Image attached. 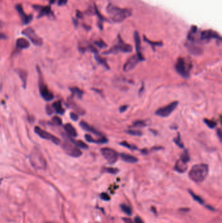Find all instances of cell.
<instances>
[{
	"instance_id": "cell-20",
	"label": "cell",
	"mask_w": 222,
	"mask_h": 223,
	"mask_svg": "<svg viewBox=\"0 0 222 223\" xmlns=\"http://www.w3.org/2000/svg\"><path fill=\"white\" fill-rule=\"evenodd\" d=\"M187 163L181 161L180 159L177 161L175 166V170L179 173L185 172L187 170Z\"/></svg>"
},
{
	"instance_id": "cell-22",
	"label": "cell",
	"mask_w": 222,
	"mask_h": 223,
	"mask_svg": "<svg viewBox=\"0 0 222 223\" xmlns=\"http://www.w3.org/2000/svg\"><path fill=\"white\" fill-rule=\"evenodd\" d=\"M30 42L24 38H19L16 40V46L20 49H26L30 47Z\"/></svg>"
},
{
	"instance_id": "cell-12",
	"label": "cell",
	"mask_w": 222,
	"mask_h": 223,
	"mask_svg": "<svg viewBox=\"0 0 222 223\" xmlns=\"http://www.w3.org/2000/svg\"><path fill=\"white\" fill-rule=\"evenodd\" d=\"M213 39L221 40L220 35L214 30H204L201 32L200 39L201 40H209Z\"/></svg>"
},
{
	"instance_id": "cell-29",
	"label": "cell",
	"mask_w": 222,
	"mask_h": 223,
	"mask_svg": "<svg viewBox=\"0 0 222 223\" xmlns=\"http://www.w3.org/2000/svg\"><path fill=\"white\" fill-rule=\"evenodd\" d=\"M127 134L132 135V136H135V137H141L142 136L143 133L141 131H139V130H134V129H130V130H127V131H125Z\"/></svg>"
},
{
	"instance_id": "cell-3",
	"label": "cell",
	"mask_w": 222,
	"mask_h": 223,
	"mask_svg": "<svg viewBox=\"0 0 222 223\" xmlns=\"http://www.w3.org/2000/svg\"><path fill=\"white\" fill-rule=\"evenodd\" d=\"M31 164L34 168L38 170L45 169L46 168V161L43 155L38 149H35L31 151L30 156Z\"/></svg>"
},
{
	"instance_id": "cell-35",
	"label": "cell",
	"mask_w": 222,
	"mask_h": 223,
	"mask_svg": "<svg viewBox=\"0 0 222 223\" xmlns=\"http://www.w3.org/2000/svg\"><path fill=\"white\" fill-rule=\"evenodd\" d=\"M146 125H146L145 121H141V120L134 121V122L133 123V125H132V126L134 127H144Z\"/></svg>"
},
{
	"instance_id": "cell-17",
	"label": "cell",
	"mask_w": 222,
	"mask_h": 223,
	"mask_svg": "<svg viewBox=\"0 0 222 223\" xmlns=\"http://www.w3.org/2000/svg\"><path fill=\"white\" fill-rule=\"evenodd\" d=\"M80 125L81 128H82L83 130H85V131H86L87 132H91V133H93V134H94L95 135H97V136H102V134L100 132H99L96 129H95L94 127L89 125V124L86 123V121H81L80 123Z\"/></svg>"
},
{
	"instance_id": "cell-7",
	"label": "cell",
	"mask_w": 222,
	"mask_h": 223,
	"mask_svg": "<svg viewBox=\"0 0 222 223\" xmlns=\"http://www.w3.org/2000/svg\"><path fill=\"white\" fill-rule=\"evenodd\" d=\"M38 72H39V91H40V95H41V97L45 101H50L54 98V95L49 91L47 86H46L45 84V83L44 82L39 69H38Z\"/></svg>"
},
{
	"instance_id": "cell-31",
	"label": "cell",
	"mask_w": 222,
	"mask_h": 223,
	"mask_svg": "<svg viewBox=\"0 0 222 223\" xmlns=\"http://www.w3.org/2000/svg\"><path fill=\"white\" fill-rule=\"evenodd\" d=\"M204 122L207 125V127H209V128L210 129H214L216 127V125H217V123H216L215 121L209 120H208V119H204Z\"/></svg>"
},
{
	"instance_id": "cell-47",
	"label": "cell",
	"mask_w": 222,
	"mask_h": 223,
	"mask_svg": "<svg viewBox=\"0 0 222 223\" xmlns=\"http://www.w3.org/2000/svg\"><path fill=\"white\" fill-rule=\"evenodd\" d=\"M5 38H6V36H5L4 34L0 33V40H1V39H5Z\"/></svg>"
},
{
	"instance_id": "cell-13",
	"label": "cell",
	"mask_w": 222,
	"mask_h": 223,
	"mask_svg": "<svg viewBox=\"0 0 222 223\" xmlns=\"http://www.w3.org/2000/svg\"><path fill=\"white\" fill-rule=\"evenodd\" d=\"M139 62H141V61L140 60L139 57L137 55H134V56L128 59L127 62L125 63L123 66V71L125 72H128L132 70Z\"/></svg>"
},
{
	"instance_id": "cell-40",
	"label": "cell",
	"mask_w": 222,
	"mask_h": 223,
	"mask_svg": "<svg viewBox=\"0 0 222 223\" xmlns=\"http://www.w3.org/2000/svg\"><path fill=\"white\" fill-rule=\"evenodd\" d=\"M100 197L102 200H104L105 201H107L110 200V197L108 196L107 193H102L100 195Z\"/></svg>"
},
{
	"instance_id": "cell-46",
	"label": "cell",
	"mask_w": 222,
	"mask_h": 223,
	"mask_svg": "<svg viewBox=\"0 0 222 223\" xmlns=\"http://www.w3.org/2000/svg\"><path fill=\"white\" fill-rule=\"evenodd\" d=\"M123 221L124 223H134V222L129 218H124Z\"/></svg>"
},
{
	"instance_id": "cell-38",
	"label": "cell",
	"mask_w": 222,
	"mask_h": 223,
	"mask_svg": "<svg viewBox=\"0 0 222 223\" xmlns=\"http://www.w3.org/2000/svg\"><path fill=\"white\" fill-rule=\"evenodd\" d=\"M144 39L145 40V42H148V44H150L151 45H152L153 46H162V42H152L151 40H148L147 38H146L145 37H144Z\"/></svg>"
},
{
	"instance_id": "cell-15",
	"label": "cell",
	"mask_w": 222,
	"mask_h": 223,
	"mask_svg": "<svg viewBox=\"0 0 222 223\" xmlns=\"http://www.w3.org/2000/svg\"><path fill=\"white\" fill-rule=\"evenodd\" d=\"M134 40H135V44H136V50L137 52V56L139 57V58L140 60L141 61H144V57L143 56V55L141 54V39H140L139 37V34L138 32V31H135L134 32Z\"/></svg>"
},
{
	"instance_id": "cell-33",
	"label": "cell",
	"mask_w": 222,
	"mask_h": 223,
	"mask_svg": "<svg viewBox=\"0 0 222 223\" xmlns=\"http://www.w3.org/2000/svg\"><path fill=\"white\" fill-rule=\"evenodd\" d=\"M104 171L109 173H112V174H117L119 172V170L118 168H104Z\"/></svg>"
},
{
	"instance_id": "cell-4",
	"label": "cell",
	"mask_w": 222,
	"mask_h": 223,
	"mask_svg": "<svg viewBox=\"0 0 222 223\" xmlns=\"http://www.w3.org/2000/svg\"><path fill=\"white\" fill-rule=\"evenodd\" d=\"M65 142L62 144V147L64 151L66 152V154L71 156L72 157H79L82 155V152L80 149L72 144L69 139V136L64 135Z\"/></svg>"
},
{
	"instance_id": "cell-19",
	"label": "cell",
	"mask_w": 222,
	"mask_h": 223,
	"mask_svg": "<svg viewBox=\"0 0 222 223\" xmlns=\"http://www.w3.org/2000/svg\"><path fill=\"white\" fill-rule=\"evenodd\" d=\"M120 156L122 161H124V162H127V163H128L134 164V163H138V158L134 157V156L133 155L127 154V153H121Z\"/></svg>"
},
{
	"instance_id": "cell-21",
	"label": "cell",
	"mask_w": 222,
	"mask_h": 223,
	"mask_svg": "<svg viewBox=\"0 0 222 223\" xmlns=\"http://www.w3.org/2000/svg\"><path fill=\"white\" fill-rule=\"evenodd\" d=\"M64 128H65V130L67 132V134H68L70 137H76L78 136L76 130L75 129L74 127H73L71 124L70 123L65 124V126H64Z\"/></svg>"
},
{
	"instance_id": "cell-9",
	"label": "cell",
	"mask_w": 222,
	"mask_h": 223,
	"mask_svg": "<svg viewBox=\"0 0 222 223\" xmlns=\"http://www.w3.org/2000/svg\"><path fill=\"white\" fill-rule=\"evenodd\" d=\"M22 34L27 37L30 40V41L35 46H41L42 45V40L40 37L37 35L31 28H28L22 31Z\"/></svg>"
},
{
	"instance_id": "cell-6",
	"label": "cell",
	"mask_w": 222,
	"mask_h": 223,
	"mask_svg": "<svg viewBox=\"0 0 222 223\" xmlns=\"http://www.w3.org/2000/svg\"><path fill=\"white\" fill-rule=\"evenodd\" d=\"M178 105H179L178 101H173L169 105L158 109L155 112V114L158 116L162 118H167L177 108Z\"/></svg>"
},
{
	"instance_id": "cell-39",
	"label": "cell",
	"mask_w": 222,
	"mask_h": 223,
	"mask_svg": "<svg viewBox=\"0 0 222 223\" xmlns=\"http://www.w3.org/2000/svg\"><path fill=\"white\" fill-rule=\"evenodd\" d=\"M95 44L98 46L99 48H106L107 46V45L105 43L103 40H96V41H95Z\"/></svg>"
},
{
	"instance_id": "cell-30",
	"label": "cell",
	"mask_w": 222,
	"mask_h": 223,
	"mask_svg": "<svg viewBox=\"0 0 222 223\" xmlns=\"http://www.w3.org/2000/svg\"><path fill=\"white\" fill-rule=\"evenodd\" d=\"M121 210L123 211L125 213L127 214V215H132V210L130 206H128V205H125V204H122L121 205Z\"/></svg>"
},
{
	"instance_id": "cell-43",
	"label": "cell",
	"mask_w": 222,
	"mask_h": 223,
	"mask_svg": "<svg viewBox=\"0 0 222 223\" xmlns=\"http://www.w3.org/2000/svg\"><path fill=\"white\" fill-rule=\"evenodd\" d=\"M134 223H144V222L139 217H136L134 219Z\"/></svg>"
},
{
	"instance_id": "cell-23",
	"label": "cell",
	"mask_w": 222,
	"mask_h": 223,
	"mask_svg": "<svg viewBox=\"0 0 222 223\" xmlns=\"http://www.w3.org/2000/svg\"><path fill=\"white\" fill-rule=\"evenodd\" d=\"M69 140L71 141L72 144H74L75 145V146H76L78 147H79V148L86 149H87L89 147V146H87V145L86 143H84L83 141H81V140H74V138H72L71 137H70V136H69Z\"/></svg>"
},
{
	"instance_id": "cell-14",
	"label": "cell",
	"mask_w": 222,
	"mask_h": 223,
	"mask_svg": "<svg viewBox=\"0 0 222 223\" xmlns=\"http://www.w3.org/2000/svg\"><path fill=\"white\" fill-rule=\"evenodd\" d=\"M16 9L18 11V13L20 15V18L22 20V22L24 24L27 25L28 24H30L31 21L32 20V18H33V16L31 15H27L24 11V9H23V7L22 6V5L18 4L16 5Z\"/></svg>"
},
{
	"instance_id": "cell-2",
	"label": "cell",
	"mask_w": 222,
	"mask_h": 223,
	"mask_svg": "<svg viewBox=\"0 0 222 223\" xmlns=\"http://www.w3.org/2000/svg\"><path fill=\"white\" fill-rule=\"evenodd\" d=\"M209 173V166L206 164H198L193 166L189 172V177L196 183H201L206 178Z\"/></svg>"
},
{
	"instance_id": "cell-37",
	"label": "cell",
	"mask_w": 222,
	"mask_h": 223,
	"mask_svg": "<svg viewBox=\"0 0 222 223\" xmlns=\"http://www.w3.org/2000/svg\"><path fill=\"white\" fill-rule=\"evenodd\" d=\"M52 121L54 125H61V124H62V120H61V119L57 116H54L53 118H52Z\"/></svg>"
},
{
	"instance_id": "cell-44",
	"label": "cell",
	"mask_w": 222,
	"mask_h": 223,
	"mask_svg": "<svg viewBox=\"0 0 222 223\" xmlns=\"http://www.w3.org/2000/svg\"><path fill=\"white\" fill-rule=\"evenodd\" d=\"M67 1H68L67 0H59V1H58V5H59V6L65 5L66 4Z\"/></svg>"
},
{
	"instance_id": "cell-41",
	"label": "cell",
	"mask_w": 222,
	"mask_h": 223,
	"mask_svg": "<svg viewBox=\"0 0 222 223\" xmlns=\"http://www.w3.org/2000/svg\"><path fill=\"white\" fill-rule=\"evenodd\" d=\"M70 116H71V120L73 121H78V119H79L78 115L74 112H71V114H70Z\"/></svg>"
},
{
	"instance_id": "cell-18",
	"label": "cell",
	"mask_w": 222,
	"mask_h": 223,
	"mask_svg": "<svg viewBox=\"0 0 222 223\" xmlns=\"http://www.w3.org/2000/svg\"><path fill=\"white\" fill-rule=\"evenodd\" d=\"M85 138H86V141L87 142L89 143H95V144H106L108 140L105 137H101L100 138L95 140L89 135H85Z\"/></svg>"
},
{
	"instance_id": "cell-10",
	"label": "cell",
	"mask_w": 222,
	"mask_h": 223,
	"mask_svg": "<svg viewBox=\"0 0 222 223\" xmlns=\"http://www.w3.org/2000/svg\"><path fill=\"white\" fill-rule=\"evenodd\" d=\"M35 132L36 134L39 135L40 138L51 141L55 144L58 145L61 143V140L59 138L55 137L54 135L50 134L49 132L45 131V130L40 129L39 127L36 126L35 127Z\"/></svg>"
},
{
	"instance_id": "cell-28",
	"label": "cell",
	"mask_w": 222,
	"mask_h": 223,
	"mask_svg": "<svg viewBox=\"0 0 222 223\" xmlns=\"http://www.w3.org/2000/svg\"><path fill=\"white\" fill-rule=\"evenodd\" d=\"M180 159L186 163H188V162L190 161V157H189V155L187 150H185L182 154L181 155Z\"/></svg>"
},
{
	"instance_id": "cell-32",
	"label": "cell",
	"mask_w": 222,
	"mask_h": 223,
	"mask_svg": "<svg viewBox=\"0 0 222 223\" xmlns=\"http://www.w3.org/2000/svg\"><path fill=\"white\" fill-rule=\"evenodd\" d=\"M173 141H174L175 144H176L179 147H180V148H183V147H184V144L182 143V140H181L180 135L179 134V133H178L177 137H175L173 139Z\"/></svg>"
},
{
	"instance_id": "cell-34",
	"label": "cell",
	"mask_w": 222,
	"mask_h": 223,
	"mask_svg": "<svg viewBox=\"0 0 222 223\" xmlns=\"http://www.w3.org/2000/svg\"><path fill=\"white\" fill-rule=\"evenodd\" d=\"M120 145L122 146H124L125 147H127L128 149H131V150H135V149H137V147H135L134 146H133V145H131L129 143L127 142H122L120 143Z\"/></svg>"
},
{
	"instance_id": "cell-36",
	"label": "cell",
	"mask_w": 222,
	"mask_h": 223,
	"mask_svg": "<svg viewBox=\"0 0 222 223\" xmlns=\"http://www.w3.org/2000/svg\"><path fill=\"white\" fill-rule=\"evenodd\" d=\"M189 194H190V195L192 196L193 198H194V199L195 200H196L197 202H198L199 204H203L204 203L203 200L202 198H201L200 196H197L196 195H195V194L194 193H193L192 191H191V190H189Z\"/></svg>"
},
{
	"instance_id": "cell-5",
	"label": "cell",
	"mask_w": 222,
	"mask_h": 223,
	"mask_svg": "<svg viewBox=\"0 0 222 223\" xmlns=\"http://www.w3.org/2000/svg\"><path fill=\"white\" fill-rule=\"evenodd\" d=\"M118 42L115 45L111 48L109 50L105 52L104 54H117L119 52L122 53H130L132 51V46L129 44H127L124 41H122L120 35L118 36Z\"/></svg>"
},
{
	"instance_id": "cell-8",
	"label": "cell",
	"mask_w": 222,
	"mask_h": 223,
	"mask_svg": "<svg viewBox=\"0 0 222 223\" xmlns=\"http://www.w3.org/2000/svg\"><path fill=\"white\" fill-rule=\"evenodd\" d=\"M101 153L104 159L110 164L115 163L118 159V153L110 147H104L101 149Z\"/></svg>"
},
{
	"instance_id": "cell-1",
	"label": "cell",
	"mask_w": 222,
	"mask_h": 223,
	"mask_svg": "<svg viewBox=\"0 0 222 223\" xmlns=\"http://www.w3.org/2000/svg\"><path fill=\"white\" fill-rule=\"evenodd\" d=\"M107 13L110 14L111 20L115 23H121L130 17L132 11L130 8H123L116 7L110 4L106 8Z\"/></svg>"
},
{
	"instance_id": "cell-45",
	"label": "cell",
	"mask_w": 222,
	"mask_h": 223,
	"mask_svg": "<svg viewBox=\"0 0 222 223\" xmlns=\"http://www.w3.org/2000/svg\"><path fill=\"white\" fill-rule=\"evenodd\" d=\"M217 135L218 136V138L219 139H220V140L221 142V138H222V136H221V131L220 129H218L217 130Z\"/></svg>"
},
{
	"instance_id": "cell-24",
	"label": "cell",
	"mask_w": 222,
	"mask_h": 223,
	"mask_svg": "<svg viewBox=\"0 0 222 223\" xmlns=\"http://www.w3.org/2000/svg\"><path fill=\"white\" fill-rule=\"evenodd\" d=\"M52 108H53L54 110L59 114L62 115L65 113V110L63 108L62 105H61V101H55V102L52 104Z\"/></svg>"
},
{
	"instance_id": "cell-16",
	"label": "cell",
	"mask_w": 222,
	"mask_h": 223,
	"mask_svg": "<svg viewBox=\"0 0 222 223\" xmlns=\"http://www.w3.org/2000/svg\"><path fill=\"white\" fill-rule=\"evenodd\" d=\"M33 7L39 12V16H38V18H39L45 16H52V14H53V13L52 12L50 6L42 7L40 6V5H35Z\"/></svg>"
},
{
	"instance_id": "cell-42",
	"label": "cell",
	"mask_w": 222,
	"mask_h": 223,
	"mask_svg": "<svg viewBox=\"0 0 222 223\" xmlns=\"http://www.w3.org/2000/svg\"><path fill=\"white\" fill-rule=\"evenodd\" d=\"M128 105H123V106H121L120 108H119V111H120L121 113H122V112H124L125 111L127 110L128 109Z\"/></svg>"
},
{
	"instance_id": "cell-48",
	"label": "cell",
	"mask_w": 222,
	"mask_h": 223,
	"mask_svg": "<svg viewBox=\"0 0 222 223\" xmlns=\"http://www.w3.org/2000/svg\"><path fill=\"white\" fill-rule=\"evenodd\" d=\"M142 153H143V154H147V149H143L142 150Z\"/></svg>"
},
{
	"instance_id": "cell-27",
	"label": "cell",
	"mask_w": 222,
	"mask_h": 223,
	"mask_svg": "<svg viewBox=\"0 0 222 223\" xmlns=\"http://www.w3.org/2000/svg\"><path fill=\"white\" fill-rule=\"evenodd\" d=\"M95 58L96 62H97L99 63V64H100L104 66L105 67H106V69H110L109 66H108V64H107V63L106 62V59H103V58H102V57H101L98 54V53L97 54H95Z\"/></svg>"
},
{
	"instance_id": "cell-26",
	"label": "cell",
	"mask_w": 222,
	"mask_h": 223,
	"mask_svg": "<svg viewBox=\"0 0 222 223\" xmlns=\"http://www.w3.org/2000/svg\"><path fill=\"white\" fill-rule=\"evenodd\" d=\"M71 91L72 93V94L76 96L79 98H81L83 97V95L84 94V92L81 90V89H79L77 87H73V88H71Z\"/></svg>"
},
{
	"instance_id": "cell-25",
	"label": "cell",
	"mask_w": 222,
	"mask_h": 223,
	"mask_svg": "<svg viewBox=\"0 0 222 223\" xmlns=\"http://www.w3.org/2000/svg\"><path fill=\"white\" fill-rule=\"evenodd\" d=\"M17 72H18V76L21 79L22 82V84L23 87L24 88H25L26 84H27V79H28V74L24 70H18L17 71Z\"/></svg>"
},
{
	"instance_id": "cell-11",
	"label": "cell",
	"mask_w": 222,
	"mask_h": 223,
	"mask_svg": "<svg viewBox=\"0 0 222 223\" xmlns=\"http://www.w3.org/2000/svg\"><path fill=\"white\" fill-rule=\"evenodd\" d=\"M175 68L176 71L179 73L181 76L187 79L189 76V70L187 69L186 63L185 59L182 57H180L177 59L176 64L175 65Z\"/></svg>"
}]
</instances>
